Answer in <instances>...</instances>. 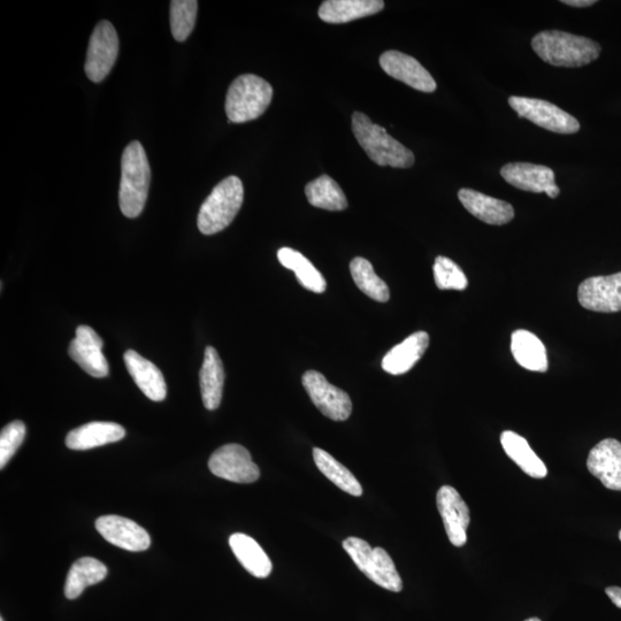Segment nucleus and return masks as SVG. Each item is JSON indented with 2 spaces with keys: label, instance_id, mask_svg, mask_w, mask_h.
I'll list each match as a JSON object with an SVG mask.
<instances>
[{
  "label": "nucleus",
  "instance_id": "f257e3e1",
  "mask_svg": "<svg viewBox=\"0 0 621 621\" xmlns=\"http://www.w3.org/2000/svg\"><path fill=\"white\" fill-rule=\"evenodd\" d=\"M532 48L544 63L557 67L586 66L601 55L600 44L561 30H546L535 35Z\"/></svg>",
  "mask_w": 621,
  "mask_h": 621
},
{
  "label": "nucleus",
  "instance_id": "f03ea898",
  "mask_svg": "<svg viewBox=\"0 0 621 621\" xmlns=\"http://www.w3.org/2000/svg\"><path fill=\"white\" fill-rule=\"evenodd\" d=\"M151 168L147 153L140 142L134 141L122 153L119 204L121 212L130 219L137 218L147 203Z\"/></svg>",
  "mask_w": 621,
  "mask_h": 621
},
{
  "label": "nucleus",
  "instance_id": "7ed1b4c3",
  "mask_svg": "<svg viewBox=\"0 0 621 621\" xmlns=\"http://www.w3.org/2000/svg\"><path fill=\"white\" fill-rule=\"evenodd\" d=\"M352 130L367 156L379 166L409 168L414 164L411 150L391 137L385 128L373 124L366 114L352 115Z\"/></svg>",
  "mask_w": 621,
  "mask_h": 621
},
{
  "label": "nucleus",
  "instance_id": "20e7f679",
  "mask_svg": "<svg viewBox=\"0 0 621 621\" xmlns=\"http://www.w3.org/2000/svg\"><path fill=\"white\" fill-rule=\"evenodd\" d=\"M244 201V188L237 176L222 180L205 199L198 213L197 225L204 235L222 232L239 213Z\"/></svg>",
  "mask_w": 621,
  "mask_h": 621
},
{
  "label": "nucleus",
  "instance_id": "39448f33",
  "mask_svg": "<svg viewBox=\"0 0 621 621\" xmlns=\"http://www.w3.org/2000/svg\"><path fill=\"white\" fill-rule=\"evenodd\" d=\"M273 99L270 83L257 75L245 74L235 79L227 92L226 113L229 122L244 124L263 115Z\"/></svg>",
  "mask_w": 621,
  "mask_h": 621
},
{
  "label": "nucleus",
  "instance_id": "423d86ee",
  "mask_svg": "<svg viewBox=\"0 0 621 621\" xmlns=\"http://www.w3.org/2000/svg\"><path fill=\"white\" fill-rule=\"evenodd\" d=\"M343 548L368 579L378 586L400 593L403 590V581L398 574L393 559L382 548H372L370 544L359 538H348L343 542Z\"/></svg>",
  "mask_w": 621,
  "mask_h": 621
},
{
  "label": "nucleus",
  "instance_id": "0eeeda50",
  "mask_svg": "<svg viewBox=\"0 0 621 621\" xmlns=\"http://www.w3.org/2000/svg\"><path fill=\"white\" fill-rule=\"evenodd\" d=\"M509 105L515 110L519 118L532 121L534 125L557 134H575L580 130L577 119L561 109L542 99L512 96Z\"/></svg>",
  "mask_w": 621,
  "mask_h": 621
},
{
  "label": "nucleus",
  "instance_id": "6e6552de",
  "mask_svg": "<svg viewBox=\"0 0 621 621\" xmlns=\"http://www.w3.org/2000/svg\"><path fill=\"white\" fill-rule=\"evenodd\" d=\"M119 55V37L110 21H101L92 32L84 71L88 79L99 83L110 74Z\"/></svg>",
  "mask_w": 621,
  "mask_h": 621
},
{
  "label": "nucleus",
  "instance_id": "1a4fd4ad",
  "mask_svg": "<svg viewBox=\"0 0 621 621\" xmlns=\"http://www.w3.org/2000/svg\"><path fill=\"white\" fill-rule=\"evenodd\" d=\"M302 382L313 404L324 416L334 421L349 419L352 402L345 391L333 386L317 371L305 372Z\"/></svg>",
  "mask_w": 621,
  "mask_h": 621
},
{
  "label": "nucleus",
  "instance_id": "9d476101",
  "mask_svg": "<svg viewBox=\"0 0 621 621\" xmlns=\"http://www.w3.org/2000/svg\"><path fill=\"white\" fill-rule=\"evenodd\" d=\"M209 469L216 477L236 483H253L260 477L258 465L240 444H226L214 451Z\"/></svg>",
  "mask_w": 621,
  "mask_h": 621
},
{
  "label": "nucleus",
  "instance_id": "9b49d317",
  "mask_svg": "<svg viewBox=\"0 0 621 621\" xmlns=\"http://www.w3.org/2000/svg\"><path fill=\"white\" fill-rule=\"evenodd\" d=\"M578 298L582 308L589 311H621V272L585 280L579 286Z\"/></svg>",
  "mask_w": 621,
  "mask_h": 621
},
{
  "label": "nucleus",
  "instance_id": "f8f14e48",
  "mask_svg": "<svg viewBox=\"0 0 621 621\" xmlns=\"http://www.w3.org/2000/svg\"><path fill=\"white\" fill-rule=\"evenodd\" d=\"M436 504L450 542L458 548L465 546L467 529L471 523L469 506L451 486H443L439 489Z\"/></svg>",
  "mask_w": 621,
  "mask_h": 621
},
{
  "label": "nucleus",
  "instance_id": "ddd939ff",
  "mask_svg": "<svg viewBox=\"0 0 621 621\" xmlns=\"http://www.w3.org/2000/svg\"><path fill=\"white\" fill-rule=\"evenodd\" d=\"M103 340L89 326L76 329V337L69 344L68 354L84 372L94 378L109 375V364L103 354Z\"/></svg>",
  "mask_w": 621,
  "mask_h": 621
},
{
  "label": "nucleus",
  "instance_id": "4468645a",
  "mask_svg": "<svg viewBox=\"0 0 621 621\" xmlns=\"http://www.w3.org/2000/svg\"><path fill=\"white\" fill-rule=\"evenodd\" d=\"M501 175L511 186L529 193H546L550 198L561 194L555 182V173L547 166L511 163L502 167Z\"/></svg>",
  "mask_w": 621,
  "mask_h": 621
},
{
  "label": "nucleus",
  "instance_id": "2eb2a0df",
  "mask_svg": "<svg viewBox=\"0 0 621 621\" xmlns=\"http://www.w3.org/2000/svg\"><path fill=\"white\" fill-rule=\"evenodd\" d=\"M380 66L391 78L401 81L413 89L431 94L436 82L417 59L400 51H387L380 57Z\"/></svg>",
  "mask_w": 621,
  "mask_h": 621
},
{
  "label": "nucleus",
  "instance_id": "dca6fc26",
  "mask_svg": "<svg viewBox=\"0 0 621 621\" xmlns=\"http://www.w3.org/2000/svg\"><path fill=\"white\" fill-rule=\"evenodd\" d=\"M96 528L103 538L115 547L128 551H144L151 544L150 535L135 521L119 517L104 516L96 521Z\"/></svg>",
  "mask_w": 621,
  "mask_h": 621
},
{
  "label": "nucleus",
  "instance_id": "f3484780",
  "mask_svg": "<svg viewBox=\"0 0 621 621\" xmlns=\"http://www.w3.org/2000/svg\"><path fill=\"white\" fill-rule=\"evenodd\" d=\"M587 467L604 487L621 492V443L605 439L590 450Z\"/></svg>",
  "mask_w": 621,
  "mask_h": 621
},
{
  "label": "nucleus",
  "instance_id": "a211bd4d",
  "mask_svg": "<svg viewBox=\"0 0 621 621\" xmlns=\"http://www.w3.org/2000/svg\"><path fill=\"white\" fill-rule=\"evenodd\" d=\"M458 198L472 216L488 225L502 226L515 218V209L510 203L479 193V191L460 189Z\"/></svg>",
  "mask_w": 621,
  "mask_h": 621
},
{
  "label": "nucleus",
  "instance_id": "6ab92c4d",
  "mask_svg": "<svg viewBox=\"0 0 621 621\" xmlns=\"http://www.w3.org/2000/svg\"><path fill=\"white\" fill-rule=\"evenodd\" d=\"M124 360L129 374L143 394L153 402L164 401L167 387L159 368L134 350H128Z\"/></svg>",
  "mask_w": 621,
  "mask_h": 621
},
{
  "label": "nucleus",
  "instance_id": "aec40b11",
  "mask_svg": "<svg viewBox=\"0 0 621 621\" xmlns=\"http://www.w3.org/2000/svg\"><path fill=\"white\" fill-rule=\"evenodd\" d=\"M126 436L125 428L115 423L95 421L73 429L66 437V446L72 450H90L118 442Z\"/></svg>",
  "mask_w": 621,
  "mask_h": 621
},
{
  "label": "nucleus",
  "instance_id": "412c9836",
  "mask_svg": "<svg viewBox=\"0 0 621 621\" xmlns=\"http://www.w3.org/2000/svg\"><path fill=\"white\" fill-rule=\"evenodd\" d=\"M429 345V335L417 332L397 344L382 360V368L389 374L401 375L409 372L424 356Z\"/></svg>",
  "mask_w": 621,
  "mask_h": 621
},
{
  "label": "nucleus",
  "instance_id": "4be33fe9",
  "mask_svg": "<svg viewBox=\"0 0 621 621\" xmlns=\"http://www.w3.org/2000/svg\"><path fill=\"white\" fill-rule=\"evenodd\" d=\"M225 370L218 351L213 347H206L204 362L199 374L204 406L207 410H217L222 400L225 385Z\"/></svg>",
  "mask_w": 621,
  "mask_h": 621
},
{
  "label": "nucleus",
  "instance_id": "5701e85b",
  "mask_svg": "<svg viewBox=\"0 0 621 621\" xmlns=\"http://www.w3.org/2000/svg\"><path fill=\"white\" fill-rule=\"evenodd\" d=\"M385 9L381 0H327L319 9V18L328 23H347L371 17Z\"/></svg>",
  "mask_w": 621,
  "mask_h": 621
},
{
  "label": "nucleus",
  "instance_id": "b1692460",
  "mask_svg": "<svg viewBox=\"0 0 621 621\" xmlns=\"http://www.w3.org/2000/svg\"><path fill=\"white\" fill-rule=\"evenodd\" d=\"M229 546L234 555L253 577L264 579L271 574L273 565L270 557L257 541L243 533H235L229 538Z\"/></svg>",
  "mask_w": 621,
  "mask_h": 621
},
{
  "label": "nucleus",
  "instance_id": "393cba45",
  "mask_svg": "<svg viewBox=\"0 0 621 621\" xmlns=\"http://www.w3.org/2000/svg\"><path fill=\"white\" fill-rule=\"evenodd\" d=\"M501 444L505 454L529 477L534 479L547 477L548 469L546 464L535 454L523 436L515 432L505 431L501 435Z\"/></svg>",
  "mask_w": 621,
  "mask_h": 621
},
{
  "label": "nucleus",
  "instance_id": "a878e982",
  "mask_svg": "<svg viewBox=\"0 0 621 621\" xmlns=\"http://www.w3.org/2000/svg\"><path fill=\"white\" fill-rule=\"evenodd\" d=\"M511 351L517 363L533 372H547V350L539 337L531 332L519 329L512 334Z\"/></svg>",
  "mask_w": 621,
  "mask_h": 621
},
{
  "label": "nucleus",
  "instance_id": "bb28decb",
  "mask_svg": "<svg viewBox=\"0 0 621 621\" xmlns=\"http://www.w3.org/2000/svg\"><path fill=\"white\" fill-rule=\"evenodd\" d=\"M107 575V567L98 559L84 557L76 561L69 570L65 585L68 600H75L83 590L102 582Z\"/></svg>",
  "mask_w": 621,
  "mask_h": 621
},
{
  "label": "nucleus",
  "instance_id": "cd10ccee",
  "mask_svg": "<svg viewBox=\"0 0 621 621\" xmlns=\"http://www.w3.org/2000/svg\"><path fill=\"white\" fill-rule=\"evenodd\" d=\"M278 259L283 267L295 272L299 285L316 294L324 293L327 288L324 276L301 252L291 248H282L278 251Z\"/></svg>",
  "mask_w": 621,
  "mask_h": 621
},
{
  "label": "nucleus",
  "instance_id": "c85d7f7f",
  "mask_svg": "<svg viewBox=\"0 0 621 621\" xmlns=\"http://www.w3.org/2000/svg\"><path fill=\"white\" fill-rule=\"evenodd\" d=\"M309 203L318 209L343 211L348 207L347 197L335 180L328 175L310 182L305 188Z\"/></svg>",
  "mask_w": 621,
  "mask_h": 621
},
{
  "label": "nucleus",
  "instance_id": "c756f323",
  "mask_svg": "<svg viewBox=\"0 0 621 621\" xmlns=\"http://www.w3.org/2000/svg\"><path fill=\"white\" fill-rule=\"evenodd\" d=\"M313 459L319 471L331 480L335 486L352 496H362L363 487L347 467L320 448L313 449Z\"/></svg>",
  "mask_w": 621,
  "mask_h": 621
},
{
  "label": "nucleus",
  "instance_id": "7c9ffc66",
  "mask_svg": "<svg viewBox=\"0 0 621 621\" xmlns=\"http://www.w3.org/2000/svg\"><path fill=\"white\" fill-rule=\"evenodd\" d=\"M350 272L356 286L365 295L380 303H386L390 298V291L386 282L379 278L367 259L357 257L350 264Z\"/></svg>",
  "mask_w": 621,
  "mask_h": 621
},
{
  "label": "nucleus",
  "instance_id": "2f4dec72",
  "mask_svg": "<svg viewBox=\"0 0 621 621\" xmlns=\"http://www.w3.org/2000/svg\"><path fill=\"white\" fill-rule=\"evenodd\" d=\"M197 12L196 0H173L171 2V29L175 41L184 42L193 33Z\"/></svg>",
  "mask_w": 621,
  "mask_h": 621
},
{
  "label": "nucleus",
  "instance_id": "473e14b6",
  "mask_svg": "<svg viewBox=\"0 0 621 621\" xmlns=\"http://www.w3.org/2000/svg\"><path fill=\"white\" fill-rule=\"evenodd\" d=\"M433 271L436 287L441 290L462 291L469 286V281H467L462 268L447 257H437Z\"/></svg>",
  "mask_w": 621,
  "mask_h": 621
},
{
  "label": "nucleus",
  "instance_id": "72a5a7b5",
  "mask_svg": "<svg viewBox=\"0 0 621 621\" xmlns=\"http://www.w3.org/2000/svg\"><path fill=\"white\" fill-rule=\"evenodd\" d=\"M25 436L26 426L22 421H13L3 428L2 434H0V469H4L10 462L25 440Z\"/></svg>",
  "mask_w": 621,
  "mask_h": 621
},
{
  "label": "nucleus",
  "instance_id": "f704fd0d",
  "mask_svg": "<svg viewBox=\"0 0 621 621\" xmlns=\"http://www.w3.org/2000/svg\"><path fill=\"white\" fill-rule=\"evenodd\" d=\"M605 593L610 597V600L617 608L621 609V588L611 586L605 589Z\"/></svg>",
  "mask_w": 621,
  "mask_h": 621
},
{
  "label": "nucleus",
  "instance_id": "c9c22d12",
  "mask_svg": "<svg viewBox=\"0 0 621 621\" xmlns=\"http://www.w3.org/2000/svg\"><path fill=\"white\" fill-rule=\"evenodd\" d=\"M562 3L572 7H589L596 4L595 0H563Z\"/></svg>",
  "mask_w": 621,
  "mask_h": 621
},
{
  "label": "nucleus",
  "instance_id": "e433bc0d",
  "mask_svg": "<svg viewBox=\"0 0 621 621\" xmlns=\"http://www.w3.org/2000/svg\"><path fill=\"white\" fill-rule=\"evenodd\" d=\"M525 621H542V620L539 619V618L533 617V618H529V619H527Z\"/></svg>",
  "mask_w": 621,
  "mask_h": 621
},
{
  "label": "nucleus",
  "instance_id": "4c0bfd02",
  "mask_svg": "<svg viewBox=\"0 0 621 621\" xmlns=\"http://www.w3.org/2000/svg\"><path fill=\"white\" fill-rule=\"evenodd\" d=\"M619 540L621 541V531L619 532Z\"/></svg>",
  "mask_w": 621,
  "mask_h": 621
},
{
  "label": "nucleus",
  "instance_id": "58836bf2",
  "mask_svg": "<svg viewBox=\"0 0 621 621\" xmlns=\"http://www.w3.org/2000/svg\"><path fill=\"white\" fill-rule=\"evenodd\" d=\"M0 621H4V618H3V617H2V618H0Z\"/></svg>",
  "mask_w": 621,
  "mask_h": 621
}]
</instances>
